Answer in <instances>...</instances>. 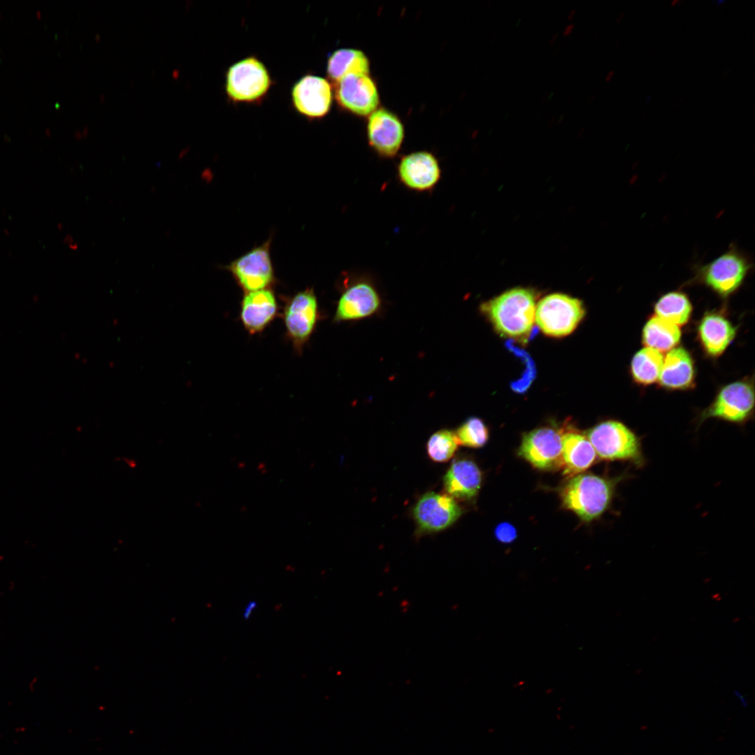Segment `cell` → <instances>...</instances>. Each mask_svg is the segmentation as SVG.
Here are the masks:
<instances>
[{"mask_svg": "<svg viewBox=\"0 0 755 755\" xmlns=\"http://www.w3.org/2000/svg\"><path fill=\"white\" fill-rule=\"evenodd\" d=\"M658 380L667 389L685 390L692 387L695 368L690 353L682 347L670 350L663 359Z\"/></svg>", "mask_w": 755, "mask_h": 755, "instance_id": "obj_19", "label": "cell"}, {"mask_svg": "<svg viewBox=\"0 0 755 755\" xmlns=\"http://www.w3.org/2000/svg\"><path fill=\"white\" fill-rule=\"evenodd\" d=\"M624 13H621V14H620V15H619L618 18L617 19V23H619V22H621V21L622 20V19H623V17H624Z\"/></svg>", "mask_w": 755, "mask_h": 755, "instance_id": "obj_38", "label": "cell"}, {"mask_svg": "<svg viewBox=\"0 0 755 755\" xmlns=\"http://www.w3.org/2000/svg\"><path fill=\"white\" fill-rule=\"evenodd\" d=\"M663 358L661 352L644 347L638 350L633 357L631 363V374L633 380L638 384L647 386L659 380L663 365Z\"/></svg>", "mask_w": 755, "mask_h": 755, "instance_id": "obj_25", "label": "cell"}, {"mask_svg": "<svg viewBox=\"0 0 755 755\" xmlns=\"http://www.w3.org/2000/svg\"><path fill=\"white\" fill-rule=\"evenodd\" d=\"M557 38H558V34L557 33L553 34L552 35V36L550 37V38H549V44L554 43L556 41V40L557 39Z\"/></svg>", "mask_w": 755, "mask_h": 755, "instance_id": "obj_33", "label": "cell"}, {"mask_svg": "<svg viewBox=\"0 0 755 755\" xmlns=\"http://www.w3.org/2000/svg\"><path fill=\"white\" fill-rule=\"evenodd\" d=\"M335 84L336 99L346 110L359 116H366L377 109L379 94L369 74H348Z\"/></svg>", "mask_w": 755, "mask_h": 755, "instance_id": "obj_10", "label": "cell"}, {"mask_svg": "<svg viewBox=\"0 0 755 755\" xmlns=\"http://www.w3.org/2000/svg\"><path fill=\"white\" fill-rule=\"evenodd\" d=\"M398 178L407 188L425 192L438 182L441 170L438 159L427 151H417L403 156L397 167Z\"/></svg>", "mask_w": 755, "mask_h": 755, "instance_id": "obj_14", "label": "cell"}, {"mask_svg": "<svg viewBox=\"0 0 755 755\" xmlns=\"http://www.w3.org/2000/svg\"><path fill=\"white\" fill-rule=\"evenodd\" d=\"M680 327L656 315L650 317L642 329V343L645 347L659 352L673 349L681 338Z\"/></svg>", "mask_w": 755, "mask_h": 755, "instance_id": "obj_22", "label": "cell"}, {"mask_svg": "<svg viewBox=\"0 0 755 755\" xmlns=\"http://www.w3.org/2000/svg\"><path fill=\"white\" fill-rule=\"evenodd\" d=\"M445 489L450 496L460 500H470L477 494L482 484V473L471 460L454 461L444 476Z\"/></svg>", "mask_w": 755, "mask_h": 755, "instance_id": "obj_20", "label": "cell"}, {"mask_svg": "<svg viewBox=\"0 0 755 755\" xmlns=\"http://www.w3.org/2000/svg\"><path fill=\"white\" fill-rule=\"evenodd\" d=\"M380 299L375 289L368 282H357L348 287L340 296L334 320L343 322L368 317L376 312Z\"/></svg>", "mask_w": 755, "mask_h": 755, "instance_id": "obj_17", "label": "cell"}, {"mask_svg": "<svg viewBox=\"0 0 755 755\" xmlns=\"http://www.w3.org/2000/svg\"><path fill=\"white\" fill-rule=\"evenodd\" d=\"M680 2V1H679V0H675V1H673V2L671 3V4H670V5H671V6H675L676 4L679 3Z\"/></svg>", "mask_w": 755, "mask_h": 755, "instance_id": "obj_40", "label": "cell"}, {"mask_svg": "<svg viewBox=\"0 0 755 755\" xmlns=\"http://www.w3.org/2000/svg\"><path fill=\"white\" fill-rule=\"evenodd\" d=\"M736 327L722 313L706 312L699 322L697 332L704 352L711 357L720 356L736 335Z\"/></svg>", "mask_w": 755, "mask_h": 755, "instance_id": "obj_18", "label": "cell"}, {"mask_svg": "<svg viewBox=\"0 0 755 755\" xmlns=\"http://www.w3.org/2000/svg\"><path fill=\"white\" fill-rule=\"evenodd\" d=\"M172 76H173V78H178V76H179V70H178V69L173 70V72H172Z\"/></svg>", "mask_w": 755, "mask_h": 755, "instance_id": "obj_37", "label": "cell"}, {"mask_svg": "<svg viewBox=\"0 0 755 755\" xmlns=\"http://www.w3.org/2000/svg\"><path fill=\"white\" fill-rule=\"evenodd\" d=\"M562 434L556 429L542 427L526 433L519 454L534 467L547 470L561 465Z\"/></svg>", "mask_w": 755, "mask_h": 755, "instance_id": "obj_13", "label": "cell"}, {"mask_svg": "<svg viewBox=\"0 0 755 755\" xmlns=\"http://www.w3.org/2000/svg\"><path fill=\"white\" fill-rule=\"evenodd\" d=\"M535 298L525 288H514L484 303L496 329L502 335L515 338L530 336L535 323Z\"/></svg>", "mask_w": 755, "mask_h": 755, "instance_id": "obj_3", "label": "cell"}, {"mask_svg": "<svg viewBox=\"0 0 755 755\" xmlns=\"http://www.w3.org/2000/svg\"><path fill=\"white\" fill-rule=\"evenodd\" d=\"M564 120V115H561L558 120V122L561 123Z\"/></svg>", "mask_w": 755, "mask_h": 755, "instance_id": "obj_42", "label": "cell"}, {"mask_svg": "<svg viewBox=\"0 0 755 755\" xmlns=\"http://www.w3.org/2000/svg\"><path fill=\"white\" fill-rule=\"evenodd\" d=\"M292 96L296 110L312 118L324 116L332 102V89L329 81L313 75L301 78L294 85Z\"/></svg>", "mask_w": 755, "mask_h": 755, "instance_id": "obj_15", "label": "cell"}, {"mask_svg": "<svg viewBox=\"0 0 755 755\" xmlns=\"http://www.w3.org/2000/svg\"><path fill=\"white\" fill-rule=\"evenodd\" d=\"M561 440V466L565 475L578 474L596 462V452L587 436L570 431L562 434Z\"/></svg>", "mask_w": 755, "mask_h": 755, "instance_id": "obj_21", "label": "cell"}, {"mask_svg": "<svg viewBox=\"0 0 755 755\" xmlns=\"http://www.w3.org/2000/svg\"><path fill=\"white\" fill-rule=\"evenodd\" d=\"M692 304L682 291H671L663 294L654 304L656 315L677 326L689 320Z\"/></svg>", "mask_w": 755, "mask_h": 755, "instance_id": "obj_24", "label": "cell"}, {"mask_svg": "<svg viewBox=\"0 0 755 755\" xmlns=\"http://www.w3.org/2000/svg\"><path fill=\"white\" fill-rule=\"evenodd\" d=\"M734 694L739 699V700L741 703L742 706H744V707L747 706V704H748L747 701L746 700V699L744 698V696L738 691H734Z\"/></svg>", "mask_w": 755, "mask_h": 755, "instance_id": "obj_30", "label": "cell"}, {"mask_svg": "<svg viewBox=\"0 0 755 755\" xmlns=\"http://www.w3.org/2000/svg\"><path fill=\"white\" fill-rule=\"evenodd\" d=\"M574 28H575V24L573 23L568 24L563 29V35L568 36V35L572 33V31H573Z\"/></svg>", "mask_w": 755, "mask_h": 755, "instance_id": "obj_31", "label": "cell"}, {"mask_svg": "<svg viewBox=\"0 0 755 755\" xmlns=\"http://www.w3.org/2000/svg\"><path fill=\"white\" fill-rule=\"evenodd\" d=\"M584 131H585L584 128H581L580 129V131H578V136H582L584 134Z\"/></svg>", "mask_w": 755, "mask_h": 755, "instance_id": "obj_39", "label": "cell"}, {"mask_svg": "<svg viewBox=\"0 0 755 755\" xmlns=\"http://www.w3.org/2000/svg\"><path fill=\"white\" fill-rule=\"evenodd\" d=\"M752 268L751 257L732 243L711 261L693 264V278L689 282L704 285L719 296L727 298L742 287Z\"/></svg>", "mask_w": 755, "mask_h": 755, "instance_id": "obj_2", "label": "cell"}, {"mask_svg": "<svg viewBox=\"0 0 755 755\" xmlns=\"http://www.w3.org/2000/svg\"><path fill=\"white\" fill-rule=\"evenodd\" d=\"M367 137L370 146L381 157H393L399 151L404 139V127L393 112L377 108L369 115Z\"/></svg>", "mask_w": 755, "mask_h": 755, "instance_id": "obj_12", "label": "cell"}, {"mask_svg": "<svg viewBox=\"0 0 755 755\" xmlns=\"http://www.w3.org/2000/svg\"><path fill=\"white\" fill-rule=\"evenodd\" d=\"M257 603L253 600L249 601L245 605L243 611V617L244 619L247 620L250 617L254 610L257 608Z\"/></svg>", "mask_w": 755, "mask_h": 755, "instance_id": "obj_29", "label": "cell"}, {"mask_svg": "<svg viewBox=\"0 0 755 755\" xmlns=\"http://www.w3.org/2000/svg\"><path fill=\"white\" fill-rule=\"evenodd\" d=\"M327 74L336 82L343 76L351 73L368 74L369 60L361 50L342 48L333 52L327 63Z\"/></svg>", "mask_w": 755, "mask_h": 755, "instance_id": "obj_23", "label": "cell"}, {"mask_svg": "<svg viewBox=\"0 0 755 755\" xmlns=\"http://www.w3.org/2000/svg\"><path fill=\"white\" fill-rule=\"evenodd\" d=\"M494 534L496 539L503 543L512 542L517 535L515 527L508 522L498 524L495 528Z\"/></svg>", "mask_w": 755, "mask_h": 755, "instance_id": "obj_28", "label": "cell"}, {"mask_svg": "<svg viewBox=\"0 0 755 755\" xmlns=\"http://www.w3.org/2000/svg\"><path fill=\"white\" fill-rule=\"evenodd\" d=\"M568 102H569V103H570H570L572 102V98H570V99H568Z\"/></svg>", "mask_w": 755, "mask_h": 755, "instance_id": "obj_43", "label": "cell"}, {"mask_svg": "<svg viewBox=\"0 0 755 755\" xmlns=\"http://www.w3.org/2000/svg\"><path fill=\"white\" fill-rule=\"evenodd\" d=\"M278 303L268 289L246 292L240 303V319L250 334L263 331L275 317Z\"/></svg>", "mask_w": 755, "mask_h": 755, "instance_id": "obj_16", "label": "cell"}, {"mask_svg": "<svg viewBox=\"0 0 755 755\" xmlns=\"http://www.w3.org/2000/svg\"><path fill=\"white\" fill-rule=\"evenodd\" d=\"M754 394L753 385L747 380H739L723 387L715 398L699 417L703 422L716 418L728 422L742 424L753 414Z\"/></svg>", "mask_w": 755, "mask_h": 755, "instance_id": "obj_6", "label": "cell"}, {"mask_svg": "<svg viewBox=\"0 0 755 755\" xmlns=\"http://www.w3.org/2000/svg\"><path fill=\"white\" fill-rule=\"evenodd\" d=\"M552 93H550V92H545V94H543V96H542V100L543 101H547V100H549V98L551 97V96H552Z\"/></svg>", "mask_w": 755, "mask_h": 755, "instance_id": "obj_34", "label": "cell"}, {"mask_svg": "<svg viewBox=\"0 0 755 755\" xmlns=\"http://www.w3.org/2000/svg\"><path fill=\"white\" fill-rule=\"evenodd\" d=\"M455 434L459 445L473 448L484 446L489 438L487 427L477 417L468 419L459 427Z\"/></svg>", "mask_w": 755, "mask_h": 755, "instance_id": "obj_27", "label": "cell"}, {"mask_svg": "<svg viewBox=\"0 0 755 755\" xmlns=\"http://www.w3.org/2000/svg\"><path fill=\"white\" fill-rule=\"evenodd\" d=\"M585 311L577 299L563 294H552L537 304L535 322L547 335L564 336L572 333L580 322Z\"/></svg>", "mask_w": 755, "mask_h": 755, "instance_id": "obj_5", "label": "cell"}, {"mask_svg": "<svg viewBox=\"0 0 755 755\" xmlns=\"http://www.w3.org/2000/svg\"><path fill=\"white\" fill-rule=\"evenodd\" d=\"M283 320L286 334L300 353L312 334L319 319V307L312 289L296 294L285 304Z\"/></svg>", "mask_w": 755, "mask_h": 755, "instance_id": "obj_8", "label": "cell"}, {"mask_svg": "<svg viewBox=\"0 0 755 755\" xmlns=\"http://www.w3.org/2000/svg\"><path fill=\"white\" fill-rule=\"evenodd\" d=\"M268 70L254 57L233 64L226 73V90L235 101L252 102L260 99L271 86Z\"/></svg>", "mask_w": 755, "mask_h": 755, "instance_id": "obj_7", "label": "cell"}, {"mask_svg": "<svg viewBox=\"0 0 755 755\" xmlns=\"http://www.w3.org/2000/svg\"><path fill=\"white\" fill-rule=\"evenodd\" d=\"M555 122H556V120H555V118H554V117H551V118H550V119L549 120L548 122H547V126H548V127H549V128H551V127H553V126L554 125Z\"/></svg>", "mask_w": 755, "mask_h": 755, "instance_id": "obj_35", "label": "cell"}, {"mask_svg": "<svg viewBox=\"0 0 755 755\" xmlns=\"http://www.w3.org/2000/svg\"><path fill=\"white\" fill-rule=\"evenodd\" d=\"M575 10H575V8H573V9H571V10H570V12H569V13H568V20H571V19L573 18V15H575Z\"/></svg>", "mask_w": 755, "mask_h": 755, "instance_id": "obj_36", "label": "cell"}, {"mask_svg": "<svg viewBox=\"0 0 755 755\" xmlns=\"http://www.w3.org/2000/svg\"><path fill=\"white\" fill-rule=\"evenodd\" d=\"M462 509L447 494L429 492L414 507L413 515L421 532L434 533L446 529L461 515Z\"/></svg>", "mask_w": 755, "mask_h": 755, "instance_id": "obj_11", "label": "cell"}, {"mask_svg": "<svg viewBox=\"0 0 755 755\" xmlns=\"http://www.w3.org/2000/svg\"><path fill=\"white\" fill-rule=\"evenodd\" d=\"M613 75H614V71L613 70L610 71L607 73V74L606 75V76H605V82H609L611 80Z\"/></svg>", "mask_w": 755, "mask_h": 755, "instance_id": "obj_32", "label": "cell"}, {"mask_svg": "<svg viewBox=\"0 0 755 755\" xmlns=\"http://www.w3.org/2000/svg\"><path fill=\"white\" fill-rule=\"evenodd\" d=\"M459 445L455 433L443 429L434 433L427 443L429 457L436 462H446L454 454Z\"/></svg>", "mask_w": 755, "mask_h": 755, "instance_id": "obj_26", "label": "cell"}, {"mask_svg": "<svg viewBox=\"0 0 755 755\" xmlns=\"http://www.w3.org/2000/svg\"><path fill=\"white\" fill-rule=\"evenodd\" d=\"M595 96H596V95H595L594 94H592V95L591 96V97L589 98V103H591V102H592V101H593L594 100V99H595Z\"/></svg>", "mask_w": 755, "mask_h": 755, "instance_id": "obj_41", "label": "cell"}, {"mask_svg": "<svg viewBox=\"0 0 755 755\" xmlns=\"http://www.w3.org/2000/svg\"><path fill=\"white\" fill-rule=\"evenodd\" d=\"M630 475L626 472L614 477L594 474L575 476L561 491L563 504L582 521L595 520L610 508L618 484Z\"/></svg>", "mask_w": 755, "mask_h": 755, "instance_id": "obj_1", "label": "cell"}, {"mask_svg": "<svg viewBox=\"0 0 755 755\" xmlns=\"http://www.w3.org/2000/svg\"><path fill=\"white\" fill-rule=\"evenodd\" d=\"M270 241L232 261L228 269L246 292L268 289L274 281L269 253Z\"/></svg>", "mask_w": 755, "mask_h": 755, "instance_id": "obj_9", "label": "cell"}, {"mask_svg": "<svg viewBox=\"0 0 755 755\" xmlns=\"http://www.w3.org/2000/svg\"><path fill=\"white\" fill-rule=\"evenodd\" d=\"M587 438L600 459L626 461L637 468L645 464L641 438L621 422H602L587 432Z\"/></svg>", "mask_w": 755, "mask_h": 755, "instance_id": "obj_4", "label": "cell"}]
</instances>
